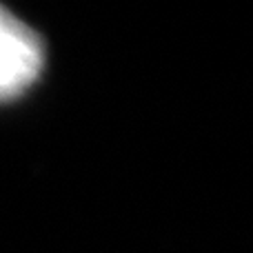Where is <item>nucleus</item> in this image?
Segmentation results:
<instances>
[{"mask_svg": "<svg viewBox=\"0 0 253 253\" xmlns=\"http://www.w3.org/2000/svg\"><path fill=\"white\" fill-rule=\"evenodd\" d=\"M42 42L13 13L0 7V102L13 100L42 71Z\"/></svg>", "mask_w": 253, "mask_h": 253, "instance_id": "obj_1", "label": "nucleus"}]
</instances>
